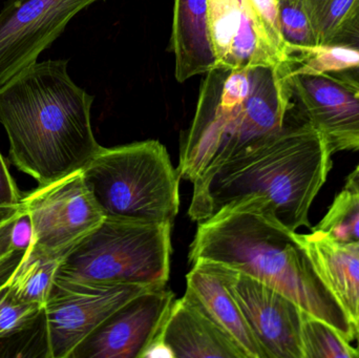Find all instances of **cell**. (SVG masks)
Masks as SVG:
<instances>
[{
	"label": "cell",
	"mask_w": 359,
	"mask_h": 358,
	"mask_svg": "<svg viewBox=\"0 0 359 358\" xmlns=\"http://www.w3.org/2000/svg\"><path fill=\"white\" fill-rule=\"evenodd\" d=\"M67 65L37 61L0 86L11 162L38 186L81 172L102 149L90 121L95 97L73 81Z\"/></svg>",
	"instance_id": "obj_1"
},
{
	"label": "cell",
	"mask_w": 359,
	"mask_h": 358,
	"mask_svg": "<svg viewBox=\"0 0 359 358\" xmlns=\"http://www.w3.org/2000/svg\"><path fill=\"white\" fill-rule=\"evenodd\" d=\"M332 153L305 120L282 130L194 183L188 216L200 223L248 202L291 231L310 227L312 203L332 167Z\"/></svg>",
	"instance_id": "obj_2"
},
{
	"label": "cell",
	"mask_w": 359,
	"mask_h": 358,
	"mask_svg": "<svg viewBox=\"0 0 359 358\" xmlns=\"http://www.w3.org/2000/svg\"><path fill=\"white\" fill-rule=\"evenodd\" d=\"M189 262L215 263L282 292L350 343L355 328L314 268L297 231L248 202L230 204L198 223Z\"/></svg>",
	"instance_id": "obj_3"
},
{
	"label": "cell",
	"mask_w": 359,
	"mask_h": 358,
	"mask_svg": "<svg viewBox=\"0 0 359 358\" xmlns=\"http://www.w3.org/2000/svg\"><path fill=\"white\" fill-rule=\"evenodd\" d=\"M104 219L172 225L180 207V176L157 140L102 147L82 170Z\"/></svg>",
	"instance_id": "obj_4"
},
{
	"label": "cell",
	"mask_w": 359,
	"mask_h": 358,
	"mask_svg": "<svg viewBox=\"0 0 359 358\" xmlns=\"http://www.w3.org/2000/svg\"><path fill=\"white\" fill-rule=\"evenodd\" d=\"M170 224L104 219L63 259L55 277L94 284L166 287Z\"/></svg>",
	"instance_id": "obj_5"
},
{
	"label": "cell",
	"mask_w": 359,
	"mask_h": 358,
	"mask_svg": "<svg viewBox=\"0 0 359 358\" xmlns=\"http://www.w3.org/2000/svg\"><path fill=\"white\" fill-rule=\"evenodd\" d=\"M157 288L94 284L55 277L43 306L46 357L69 358L76 348L122 305Z\"/></svg>",
	"instance_id": "obj_6"
},
{
	"label": "cell",
	"mask_w": 359,
	"mask_h": 358,
	"mask_svg": "<svg viewBox=\"0 0 359 358\" xmlns=\"http://www.w3.org/2000/svg\"><path fill=\"white\" fill-rule=\"evenodd\" d=\"M104 0H6L0 11V86L37 62L76 15Z\"/></svg>",
	"instance_id": "obj_7"
},
{
	"label": "cell",
	"mask_w": 359,
	"mask_h": 358,
	"mask_svg": "<svg viewBox=\"0 0 359 358\" xmlns=\"http://www.w3.org/2000/svg\"><path fill=\"white\" fill-rule=\"evenodd\" d=\"M31 216L34 245L69 252L104 220L81 172L65 177L21 197Z\"/></svg>",
	"instance_id": "obj_8"
},
{
	"label": "cell",
	"mask_w": 359,
	"mask_h": 358,
	"mask_svg": "<svg viewBox=\"0 0 359 358\" xmlns=\"http://www.w3.org/2000/svg\"><path fill=\"white\" fill-rule=\"evenodd\" d=\"M215 265L240 305L265 358H304L302 329L305 311L274 288Z\"/></svg>",
	"instance_id": "obj_9"
},
{
	"label": "cell",
	"mask_w": 359,
	"mask_h": 358,
	"mask_svg": "<svg viewBox=\"0 0 359 358\" xmlns=\"http://www.w3.org/2000/svg\"><path fill=\"white\" fill-rule=\"evenodd\" d=\"M280 75L302 119L320 135L332 155L359 151L358 88L331 74Z\"/></svg>",
	"instance_id": "obj_10"
},
{
	"label": "cell",
	"mask_w": 359,
	"mask_h": 358,
	"mask_svg": "<svg viewBox=\"0 0 359 358\" xmlns=\"http://www.w3.org/2000/svg\"><path fill=\"white\" fill-rule=\"evenodd\" d=\"M175 301L168 287L139 294L109 315L69 358H142L161 334Z\"/></svg>",
	"instance_id": "obj_11"
},
{
	"label": "cell",
	"mask_w": 359,
	"mask_h": 358,
	"mask_svg": "<svg viewBox=\"0 0 359 358\" xmlns=\"http://www.w3.org/2000/svg\"><path fill=\"white\" fill-rule=\"evenodd\" d=\"M184 298L219 327L245 358H265L217 265L208 262L192 264L186 275Z\"/></svg>",
	"instance_id": "obj_12"
},
{
	"label": "cell",
	"mask_w": 359,
	"mask_h": 358,
	"mask_svg": "<svg viewBox=\"0 0 359 358\" xmlns=\"http://www.w3.org/2000/svg\"><path fill=\"white\" fill-rule=\"evenodd\" d=\"M160 338L175 358H245L233 342L184 296L172 304Z\"/></svg>",
	"instance_id": "obj_13"
},
{
	"label": "cell",
	"mask_w": 359,
	"mask_h": 358,
	"mask_svg": "<svg viewBox=\"0 0 359 358\" xmlns=\"http://www.w3.org/2000/svg\"><path fill=\"white\" fill-rule=\"evenodd\" d=\"M170 50L180 83L217 67L209 27V0H175Z\"/></svg>",
	"instance_id": "obj_14"
},
{
	"label": "cell",
	"mask_w": 359,
	"mask_h": 358,
	"mask_svg": "<svg viewBox=\"0 0 359 358\" xmlns=\"http://www.w3.org/2000/svg\"><path fill=\"white\" fill-rule=\"evenodd\" d=\"M299 235L316 273L354 326L359 307V252L318 229Z\"/></svg>",
	"instance_id": "obj_15"
},
{
	"label": "cell",
	"mask_w": 359,
	"mask_h": 358,
	"mask_svg": "<svg viewBox=\"0 0 359 358\" xmlns=\"http://www.w3.org/2000/svg\"><path fill=\"white\" fill-rule=\"evenodd\" d=\"M69 252H48L32 246L8 281V291L13 298L20 302L44 306L57 270Z\"/></svg>",
	"instance_id": "obj_16"
},
{
	"label": "cell",
	"mask_w": 359,
	"mask_h": 358,
	"mask_svg": "<svg viewBox=\"0 0 359 358\" xmlns=\"http://www.w3.org/2000/svg\"><path fill=\"white\" fill-rule=\"evenodd\" d=\"M314 229L346 247L359 249V178L354 170L328 212Z\"/></svg>",
	"instance_id": "obj_17"
},
{
	"label": "cell",
	"mask_w": 359,
	"mask_h": 358,
	"mask_svg": "<svg viewBox=\"0 0 359 358\" xmlns=\"http://www.w3.org/2000/svg\"><path fill=\"white\" fill-rule=\"evenodd\" d=\"M359 64V52L341 46H316L293 50L280 65L283 75L333 74Z\"/></svg>",
	"instance_id": "obj_18"
},
{
	"label": "cell",
	"mask_w": 359,
	"mask_h": 358,
	"mask_svg": "<svg viewBox=\"0 0 359 358\" xmlns=\"http://www.w3.org/2000/svg\"><path fill=\"white\" fill-rule=\"evenodd\" d=\"M304 358H359L353 348L334 327L305 312L302 329Z\"/></svg>",
	"instance_id": "obj_19"
},
{
	"label": "cell",
	"mask_w": 359,
	"mask_h": 358,
	"mask_svg": "<svg viewBox=\"0 0 359 358\" xmlns=\"http://www.w3.org/2000/svg\"><path fill=\"white\" fill-rule=\"evenodd\" d=\"M242 11L243 0H209V27L217 55V67L223 63L229 53L240 25Z\"/></svg>",
	"instance_id": "obj_20"
},
{
	"label": "cell",
	"mask_w": 359,
	"mask_h": 358,
	"mask_svg": "<svg viewBox=\"0 0 359 358\" xmlns=\"http://www.w3.org/2000/svg\"><path fill=\"white\" fill-rule=\"evenodd\" d=\"M280 31L291 52L318 46L305 0H278Z\"/></svg>",
	"instance_id": "obj_21"
},
{
	"label": "cell",
	"mask_w": 359,
	"mask_h": 358,
	"mask_svg": "<svg viewBox=\"0 0 359 358\" xmlns=\"http://www.w3.org/2000/svg\"><path fill=\"white\" fill-rule=\"evenodd\" d=\"M359 0H305L318 46H326Z\"/></svg>",
	"instance_id": "obj_22"
},
{
	"label": "cell",
	"mask_w": 359,
	"mask_h": 358,
	"mask_svg": "<svg viewBox=\"0 0 359 358\" xmlns=\"http://www.w3.org/2000/svg\"><path fill=\"white\" fill-rule=\"evenodd\" d=\"M43 306L13 298L8 284L0 288V342L15 338L35 325Z\"/></svg>",
	"instance_id": "obj_23"
},
{
	"label": "cell",
	"mask_w": 359,
	"mask_h": 358,
	"mask_svg": "<svg viewBox=\"0 0 359 358\" xmlns=\"http://www.w3.org/2000/svg\"><path fill=\"white\" fill-rule=\"evenodd\" d=\"M34 242L31 216L19 203L14 212L0 221V261L19 252H27Z\"/></svg>",
	"instance_id": "obj_24"
},
{
	"label": "cell",
	"mask_w": 359,
	"mask_h": 358,
	"mask_svg": "<svg viewBox=\"0 0 359 358\" xmlns=\"http://www.w3.org/2000/svg\"><path fill=\"white\" fill-rule=\"evenodd\" d=\"M251 17L266 41L283 63L288 59V48L280 31L278 0H244Z\"/></svg>",
	"instance_id": "obj_25"
},
{
	"label": "cell",
	"mask_w": 359,
	"mask_h": 358,
	"mask_svg": "<svg viewBox=\"0 0 359 358\" xmlns=\"http://www.w3.org/2000/svg\"><path fill=\"white\" fill-rule=\"evenodd\" d=\"M326 46H341L359 52V4L339 25Z\"/></svg>",
	"instance_id": "obj_26"
},
{
	"label": "cell",
	"mask_w": 359,
	"mask_h": 358,
	"mask_svg": "<svg viewBox=\"0 0 359 358\" xmlns=\"http://www.w3.org/2000/svg\"><path fill=\"white\" fill-rule=\"evenodd\" d=\"M21 197L22 195L10 174L6 160L0 153V207L18 205Z\"/></svg>",
	"instance_id": "obj_27"
},
{
	"label": "cell",
	"mask_w": 359,
	"mask_h": 358,
	"mask_svg": "<svg viewBox=\"0 0 359 358\" xmlns=\"http://www.w3.org/2000/svg\"><path fill=\"white\" fill-rule=\"evenodd\" d=\"M16 206H6V207H0V221L4 220L6 216L16 209ZM25 252H19V254H13L6 260L0 261V288L6 286L10 281L12 275H14L18 265L22 261Z\"/></svg>",
	"instance_id": "obj_28"
},
{
	"label": "cell",
	"mask_w": 359,
	"mask_h": 358,
	"mask_svg": "<svg viewBox=\"0 0 359 358\" xmlns=\"http://www.w3.org/2000/svg\"><path fill=\"white\" fill-rule=\"evenodd\" d=\"M157 357L175 358L174 353L168 348V345L160 338V336L149 345V348L145 350L142 355V358Z\"/></svg>",
	"instance_id": "obj_29"
},
{
	"label": "cell",
	"mask_w": 359,
	"mask_h": 358,
	"mask_svg": "<svg viewBox=\"0 0 359 358\" xmlns=\"http://www.w3.org/2000/svg\"><path fill=\"white\" fill-rule=\"evenodd\" d=\"M331 75L344 80V81L351 84L354 88L359 90V64L356 67H350V69H344V71H337V73L331 74Z\"/></svg>",
	"instance_id": "obj_30"
},
{
	"label": "cell",
	"mask_w": 359,
	"mask_h": 358,
	"mask_svg": "<svg viewBox=\"0 0 359 358\" xmlns=\"http://www.w3.org/2000/svg\"><path fill=\"white\" fill-rule=\"evenodd\" d=\"M354 328H355V338H358V351H359V307L358 311V315H356L355 323H354Z\"/></svg>",
	"instance_id": "obj_31"
},
{
	"label": "cell",
	"mask_w": 359,
	"mask_h": 358,
	"mask_svg": "<svg viewBox=\"0 0 359 358\" xmlns=\"http://www.w3.org/2000/svg\"><path fill=\"white\" fill-rule=\"evenodd\" d=\"M356 172H358V178H359V165L358 166V167H356Z\"/></svg>",
	"instance_id": "obj_32"
},
{
	"label": "cell",
	"mask_w": 359,
	"mask_h": 358,
	"mask_svg": "<svg viewBox=\"0 0 359 358\" xmlns=\"http://www.w3.org/2000/svg\"><path fill=\"white\" fill-rule=\"evenodd\" d=\"M356 250H358V252H359V249H356Z\"/></svg>",
	"instance_id": "obj_33"
}]
</instances>
